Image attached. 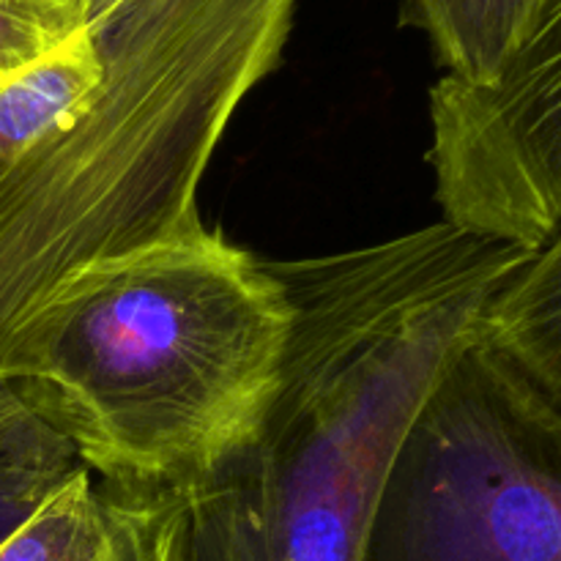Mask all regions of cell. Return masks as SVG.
<instances>
[{
  "instance_id": "6da1fadb",
  "label": "cell",
  "mask_w": 561,
  "mask_h": 561,
  "mask_svg": "<svg viewBox=\"0 0 561 561\" xmlns=\"http://www.w3.org/2000/svg\"><path fill=\"white\" fill-rule=\"evenodd\" d=\"M531 250L449 222L268 261L294 305L277 387L184 491L179 561H362L394 458Z\"/></svg>"
},
{
  "instance_id": "9c48e42d",
  "label": "cell",
  "mask_w": 561,
  "mask_h": 561,
  "mask_svg": "<svg viewBox=\"0 0 561 561\" xmlns=\"http://www.w3.org/2000/svg\"><path fill=\"white\" fill-rule=\"evenodd\" d=\"M540 0H403V20L422 27L447 77L488 85L529 33Z\"/></svg>"
},
{
  "instance_id": "7a4b0ae2",
  "label": "cell",
  "mask_w": 561,
  "mask_h": 561,
  "mask_svg": "<svg viewBox=\"0 0 561 561\" xmlns=\"http://www.w3.org/2000/svg\"><path fill=\"white\" fill-rule=\"evenodd\" d=\"M290 329L268 261L201 228L66 279L0 387L36 383L104 485L186 491L261 420Z\"/></svg>"
},
{
  "instance_id": "5b68a950",
  "label": "cell",
  "mask_w": 561,
  "mask_h": 561,
  "mask_svg": "<svg viewBox=\"0 0 561 561\" xmlns=\"http://www.w3.org/2000/svg\"><path fill=\"white\" fill-rule=\"evenodd\" d=\"M431 129L444 222L537 250L561 222V0H540L493 82L444 75Z\"/></svg>"
},
{
  "instance_id": "8fae6325",
  "label": "cell",
  "mask_w": 561,
  "mask_h": 561,
  "mask_svg": "<svg viewBox=\"0 0 561 561\" xmlns=\"http://www.w3.org/2000/svg\"><path fill=\"white\" fill-rule=\"evenodd\" d=\"M104 548L99 561H179L184 491L102 488Z\"/></svg>"
},
{
  "instance_id": "3957f363",
  "label": "cell",
  "mask_w": 561,
  "mask_h": 561,
  "mask_svg": "<svg viewBox=\"0 0 561 561\" xmlns=\"http://www.w3.org/2000/svg\"><path fill=\"white\" fill-rule=\"evenodd\" d=\"M296 0H118L85 31L102 77L75 121L0 170V365L77 272L206 228L225 129L277 69Z\"/></svg>"
},
{
  "instance_id": "277c9868",
  "label": "cell",
  "mask_w": 561,
  "mask_h": 561,
  "mask_svg": "<svg viewBox=\"0 0 561 561\" xmlns=\"http://www.w3.org/2000/svg\"><path fill=\"white\" fill-rule=\"evenodd\" d=\"M362 561H561V405L480 337L427 394Z\"/></svg>"
},
{
  "instance_id": "7c38bea8",
  "label": "cell",
  "mask_w": 561,
  "mask_h": 561,
  "mask_svg": "<svg viewBox=\"0 0 561 561\" xmlns=\"http://www.w3.org/2000/svg\"><path fill=\"white\" fill-rule=\"evenodd\" d=\"M82 27L64 0H0V85Z\"/></svg>"
},
{
  "instance_id": "52a82bcc",
  "label": "cell",
  "mask_w": 561,
  "mask_h": 561,
  "mask_svg": "<svg viewBox=\"0 0 561 561\" xmlns=\"http://www.w3.org/2000/svg\"><path fill=\"white\" fill-rule=\"evenodd\" d=\"M477 337L561 405V222L493 296Z\"/></svg>"
},
{
  "instance_id": "30bf717a",
  "label": "cell",
  "mask_w": 561,
  "mask_h": 561,
  "mask_svg": "<svg viewBox=\"0 0 561 561\" xmlns=\"http://www.w3.org/2000/svg\"><path fill=\"white\" fill-rule=\"evenodd\" d=\"M102 548V491L85 469L0 546V561H99Z\"/></svg>"
},
{
  "instance_id": "8992f818",
  "label": "cell",
  "mask_w": 561,
  "mask_h": 561,
  "mask_svg": "<svg viewBox=\"0 0 561 561\" xmlns=\"http://www.w3.org/2000/svg\"><path fill=\"white\" fill-rule=\"evenodd\" d=\"M85 471L47 394L31 381L0 387V546L66 482Z\"/></svg>"
},
{
  "instance_id": "ba28073f",
  "label": "cell",
  "mask_w": 561,
  "mask_h": 561,
  "mask_svg": "<svg viewBox=\"0 0 561 561\" xmlns=\"http://www.w3.org/2000/svg\"><path fill=\"white\" fill-rule=\"evenodd\" d=\"M102 66L88 31L0 85V170L71 124L96 91Z\"/></svg>"
},
{
  "instance_id": "4fadbf2b",
  "label": "cell",
  "mask_w": 561,
  "mask_h": 561,
  "mask_svg": "<svg viewBox=\"0 0 561 561\" xmlns=\"http://www.w3.org/2000/svg\"><path fill=\"white\" fill-rule=\"evenodd\" d=\"M64 3H69L71 9H75V14L80 16L82 25H88V22H93L96 16H102L107 9H113L118 0H64Z\"/></svg>"
}]
</instances>
